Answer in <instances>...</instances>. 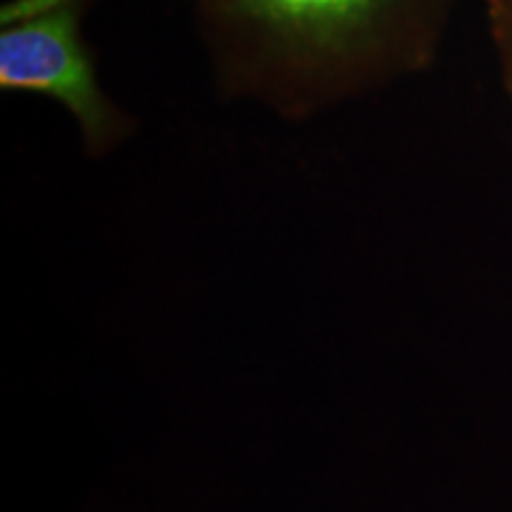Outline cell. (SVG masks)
<instances>
[{
    "label": "cell",
    "mask_w": 512,
    "mask_h": 512,
    "mask_svg": "<svg viewBox=\"0 0 512 512\" xmlns=\"http://www.w3.org/2000/svg\"><path fill=\"white\" fill-rule=\"evenodd\" d=\"M0 86L62 102L88 136H105L110 110L83 53L72 10L60 8L15 24L0 36Z\"/></svg>",
    "instance_id": "1"
},
{
    "label": "cell",
    "mask_w": 512,
    "mask_h": 512,
    "mask_svg": "<svg viewBox=\"0 0 512 512\" xmlns=\"http://www.w3.org/2000/svg\"><path fill=\"white\" fill-rule=\"evenodd\" d=\"M230 8L294 53L335 57L368 43L394 0H230Z\"/></svg>",
    "instance_id": "2"
}]
</instances>
